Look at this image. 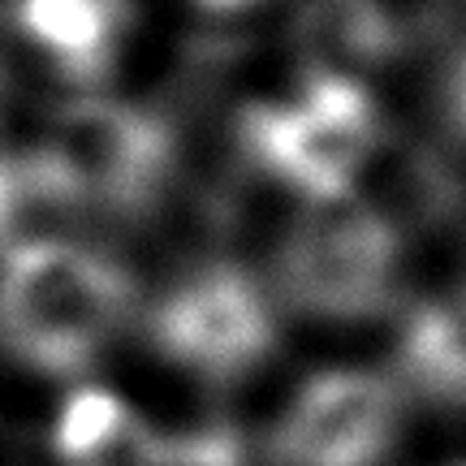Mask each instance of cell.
<instances>
[{
    "mask_svg": "<svg viewBox=\"0 0 466 466\" xmlns=\"http://www.w3.org/2000/svg\"><path fill=\"white\" fill-rule=\"evenodd\" d=\"M138 285L100 250L35 238L0 259V346L17 363L74 376L113 346Z\"/></svg>",
    "mask_w": 466,
    "mask_h": 466,
    "instance_id": "6da1fadb",
    "label": "cell"
},
{
    "mask_svg": "<svg viewBox=\"0 0 466 466\" xmlns=\"http://www.w3.org/2000/svg\"><path fill=\"white\" fill-rule=\"evenodd\" d=\"M173 165L177 143L160 113L83 96L48 121L22 186L108 217H143L165 195Z\"/></svg>",
    "mask_w": 466,
    "mask_h": 466,
    "instance_id": "7a4b0ae2",
    "label": "cell"
},
{
    "mask_svg": "<svg viewBox=\"0 0 466 466\" xmlns=\"http://www.w3.org/2000/svg\"><path fill=\"white\" fill-rule=\"evenodd\" d=\"M238 151L268 182L302 199H333L354 190L384 147L380 108L354 78L307 74L285 100L247 104L238 113Z\"/></svg>",
    "mask_w": 466,
    "mask_h": 466,
    "instance_id": "3957f363",
    "label": "cell"
},
{
    "mask_svg": "<svg viewBox=\"0 0 466 466\" xmlns=\"http://www.w3.org/2000/svg\"><path fill=\"white\" fill-rule=\"evenodd\" d=\"M285 307L311 319H371L398 307L401 238L376 203L354 190L307 199L272 259Z\"/></svg>",
    "mask_w": 466,
    "mask_h": 466,
    "instance_id": "277c9868",
    "label": "cell"
},
{
    "mask_svg": "<svg viewBox=\"0 0 466 466\" xmlns=\"http://www.w3.org/2000/svg\"><path fill=\"white\" fill-rule=\"evenodd\" d=\"M151 341L168 363L233 384L277 350V316L259 281L229 259L195 268L151 311Z\"/></svg>",
    "mask_w": 466,
    "mask_h": 466,
    "instance_id": "5b68a950",
    "label": "cell"
},
{
    "mask_svg": "<svg viewBox=\"0 0 466 466\" xmlns=\"http://www.w3.org/2000/svg\"><path fill=\"white\" fill-rule=\"evenodd\" d=\"M401 389L376 371H319L268 436L272 466H380L401 432Z\"/></svg>",
    "mask_w": 466,
    "mask_h": 466,
    "instance_id": "8992f818",
    "label": "cell"
},
{
    "mask_svg": "<svg viewBox=\"0 0 466 466\" xmlns=\"http://www.w3.org/2000/svg\"><path fill=\"white\" fill-rule=\"evenodd\" d=\"M130 26L134 0H14V31L74 86L113 74Z\"/></svg>",
    "mask_w": 466,
    "mask_h": 466,
    "instance_id": "52a82bcc",
    "label": "cell"
},
{
    "mask_svg": "<svg viewBox=\"0 0 466 466\" xmlns=\"http://www.w3.org/2000/svg\"><path fill=\"white\" fill-rule=\"evenodd\" d=\"M289 39L307 74L363 83L401 52V22L384 0H302Z\"/></svg>",
    "mask_w": 466,
    "mask_h": 466,
    "instance_id": "ba28073f",
    "label": "cell"
},
{
    "mask_svg": "<svg viewBox=\"0 0 466 466\" xmlns=\"http://www.w3.org/2000/svg\"><path fill=\"white\" fill-rule=\"evenodd\" d=\"M160 436L108 389H74L56 415L52 450L61 466H147Z\"/></svg>",
    "mask_w": 466,
    "mask_h": 466,
    "instance_id": "9c48e42d",
    "label": "cell"
},
{
    "mask_svg": "<svg viewBox=\"0 0 466 466\" xmlns=\"http://www.w3.org/2000/svg\"><path fill=\"white\" fill-rule=\"evenodd\" d=\"M393 384L436 406H466V324L445 307H415L398 329Z\"/></svg>",
    "mask_w": 466,
    "mask_h": 466,
    "instance_id": "30bf717a",
    "label": "cell"
},
{
    "mask_svg": "<svg viewBox=\"0 0 466 466\" xmlns=\"http://www.w3.org/2000/svg\"><path fill=\"white\" fill-rule=\"evenodd\" d=\"M445 116H450V130L466 143V44L453 52L450 74H445Z\"/></svg>",
    "mask_w": 466,
    "mask_h": 466,
    "instance_id": "8fae6325",
    "label": "cell"
},
{
    "mask_svg": "<svg viewBox=\"0 0 466 466\" xmlns=\"http://www.w3.org/2000/svg\"><path fill=\"white\" fill-rule=\"evenodd\" d=\"M17 199H22V173L0 156V233L9 229V220L17 212Z\"/></svg>",
    "mask_w": 466,
    "mask_h": 466,
    "instance_id": "7c38bea8",
    "label": "cell"
},
{
    "mask_svg": "<svg viewBox=\"0 0 466 466\" xmlns=\"http://www.w3.org/2000/svg\"><path fill=\"white\" fill-rule=\"evenodd\" d=\"M199 9H208V14H247V9H255L259 0H195Z\"/></svg>",
    "mask_w": 466,
    "mask_h": 466,
    "instance_id": "4fadbf2b",
    "label": "cell"
}]
</instances>
